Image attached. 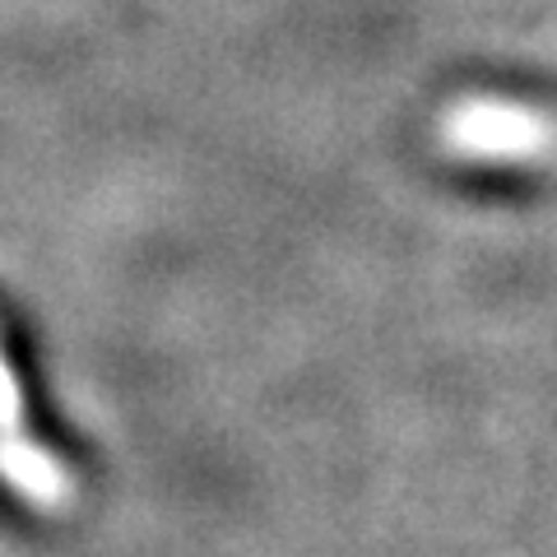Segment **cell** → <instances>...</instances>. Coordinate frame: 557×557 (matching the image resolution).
I'll use <instances>...</instances> for the list:
<instances>
[{"label": "cell", "instance_id": "cell-1", "mask_svg": "<svg viewBox=\"0 0 557 557\" xmlns=\"http://www.w3.org/2000/svg\"><path fill=\"white\" fill-rule=\"evenodd\" d=\"M450 139L460 145V153H483V159H530L544 149L548 131L534 116L516 112V108H465L450 121Z\"/></svg>", "mask_w": 557, "mask_h": 557}, {"label": "cell", "instance_id": "cell-2", "mask_svg": "<svg viewBox=\"0 0 557 557\" xmlns=\"http://www.w3.org/2000/svg\"><path fill=\"white\" fill-rule=\"evenodd\" d=\"M0 474H5L28 502H38V507H61L65 502V474L61 465L47 456V450L28 446L20 437H0Z\"/></svg>", "mask_w": 557, "mask_h": 557}, {"label": "cell", "instance_id": "cell-3", "mask_svg": "<svg viewBox=\"0 0 557 557\" xmlns=\"http://www.w3.org/2000/svg\"><path fill=\"white\" fill-rule=\"evenodd\" d=\"M20 386H14V376L10 368L0 362V437H14L20 432Z\"/></svg>", "mask_w": 557, "mask_h": 557}]
</instances>
